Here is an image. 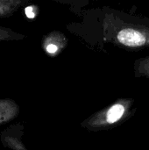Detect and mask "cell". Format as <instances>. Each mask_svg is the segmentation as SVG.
Returning a JSON list of instances; mask_svg holds the SVG:
<instances>
[{
	"label": "cell",
	"instance_id": "2",
	"mask_svg": "<svg viewBox=\"0 0 149 150\" xmlns=\"http://www.w3.org/2000/svg\"><path fill=\"white\" fill-rule=\"evenodd\" d=\"M125 112V108L121 105H113L107 113V121L109 123H114L118 121L123 115Z\"/></svg>",
	"mask_w": 149,
	"mask_h": 150
},
{
	"label": "cell",
	"instance_id": "3",
	"mask_svg": "<svg viewBox=\"0 0 149 150\" xmlns=\"http://www.w3.org/2000/svg\"><path fill=\"white\" fill-rule=\"evenodd\" d=\"M25 14H26L27 18H34L35 14H34V12L32 11V6L26 7L25 10Z\"/></svg>",
	"mask_w": 149,
	"mask_h": 150
},
{
	"label": "cell",
	"instance_id": "4",
	"mask_svg": "<svg viewBox=\"0 0 149 150\" xmlns=\"http://www.w3.org/2000/svg\"><path fill=\"white\" fill-rule=\"evenodd\" d=\"M57 47L55 46V45H54V44H50V45H48L47 47V51L48 52V53H50V54H54V53H55L56 51H57Z\"/></svg>",
	"mask_w": 149,
	"mask_h": 150
},
{
	"label": "cell",
	"instance_id": "1",
	"mask_svg": "<svg viewBox=\"0 0 149 150\" xmlns=\"http://www.w3.org/2000/svg\"><path fill=\"white\" fill-rule=\"evenodd\" d=\"M118 40L120 43L129 47H137L145 43V36L140 32L126 28L120 31L118 34Z\"/></svg>",
	"mask_w": 149,
	"mask_h": 150
}]
</instances>
